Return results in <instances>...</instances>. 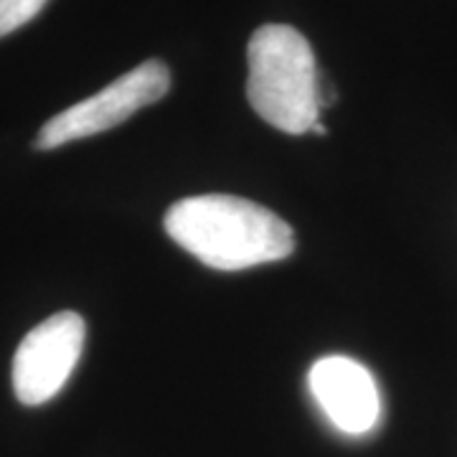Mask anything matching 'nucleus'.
<instances>
[{"label":"nucleus","mask_w":457,"mask_h":457,"mask_svg":"<svg viewBox=\"0 0 457 457\" xmlns=\"http://www.w3.org/2000/svg\"><path fill=\"white\" fill-rule=\"evenodd\" d=\"M308 384L318 407L343 435L361 437L374 432L381 420V396L371 371L359 361L348 356L315 361Z\"/></svg>","instance_id":"nucleus-5"},{"label":"nucleus","mask_w":457,"mask_h":457,"mask_svg":"<svg viewBox=\"0 0 457 457\" xmlns=\"http://www.w3.org/2000/svg\"><path fill=\"white\" fill-rule=\"evenodd\" d=\"M168 237L212 270L237 272L290 257L293 228L278 213L246 198L191 196L165 213Z\"/></svg>","instance_id":"nucleus-1"},{"label":"nucleus","mask_w":457,"mask_h":457,"mask_svg":"<svg viewBox=\"0 0 457 457\" xmlns=\"http://www.w3.org/2000/svg\"><path fill=\"white\" fill-rule=\"evenodd\" d=\"M84 318L64 311L46 318L13 356V392L26 407H41L64 389L84 348Z\"/></svg>","instance_id":"nucleus-4"},{"label":"nucleus","mask_w":457,"mask_h":457,"mask_svg":"<svg viewBox=\"0 0 457 457\" xmlns=\"http://www.w3.org/2000/svg\"><path fill=\"white\" fill-rule=\"evenodd\" d=\"M170 89V71L163 62L150 59L110 82L102 92L82 99L51 117L36 135L38 150H54L71 140H84L122 125L143 107L163 99Z\"/></svg>","instance_id":"nucleus-3"},{"label":"nucleus","mask_w":457,"mask_h":457,"mask_svg":"<svg viewBox=\"0 0 457 457\" xmlns=\"http://www.w3.org/2000/svg\"><path fill=\"white\" fill-rule=\"evenodd\" d=\"M246 62V97L254 112L287 135L311 132L323 104L308 38L293 26H262L249 38Z\"/></svg>","instance_id":"nucleus-2"},{"label":"nucleus","mask_w":457,"mask_h":457,"mask_svg":"<svg viewBox=\"0 0 457 457\" xmlns=\"http://www.w3.org/2000/svg\"><path fill=\"white\" fill-rule=\"evenodd\" d=\"M46 3L49 0H0V38L33 21Z\"/></svg>","instance_id":"nucleus-6"}]
</instances>
